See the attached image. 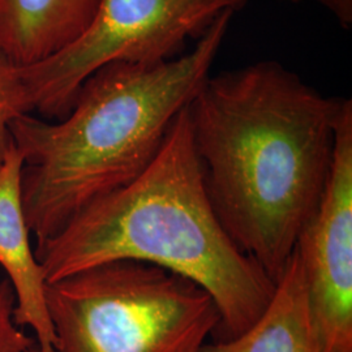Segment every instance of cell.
I'll list each match as a JSON object with an SVG mask.
<instances>
[{
    "label": "cell",
    "mask_w": 352,
    "mask_h": 352,
    "mask_svg": "<svg viewBox=\"0 0 352 352\" xmlns=\"http://www.w3.org/2000/svg\"><path fill=\"white\" fill-rule=\"evenodd\" d=\"M201 352H322L311 318L296 251L276 282L273 298L257 321L239 336L206 343Z\"/></svg>",
    "instance_id": "cell-9"
},
{
    "label": "cell",
    "mask_w": 352,
    "mask_h": 352,
    "mask_svg": "<svg viewBox=\"0 0 352 352\" xmlns=\"http://www.w3.org/2000/svg\"><path fill=\"white\" fill-rule=\"evenodd\" d=\"M188 106L135 180L89 205L58 234L36 243L34 252L47 283L113 261L187 278L218 308L215 340H230L263 315L276 283L234 244L214 212Z\"/></svg>",
    "instance_id": "cell-2"
},
{
    "label": "cell",
    "mask_w": 352,
    "mask_h": 352,
    "mask_svg": "<svg viewBox=\"0 0 352 352\" xmlns=\"http://www.w3.org/2000/svg\"><path fill=\"white\" fill-rule=\"evenodd\" d=\"M30 113L21 65L0 49V167L11 145L10 128L17 118Z\"/></svg>",
    "instance_id": "cell-10"
},
{
    "label": "cell",
    "mask_w": 352,
    "mask_h": 352,
    "mask_svg": "<svg viewBox=\"0 0 352 352\" xmlns=\"http://www.w3.org/2000/svg\"><path fill=\"white\" fill-rule=\"evenodd\" d=\"M14 294L7 279L0 280V352H28L37 342L14 320Z\"/></svg>",
    "instance_id": "cell-11"
},
{
    "label": "cell",
    "mask_w": 352,
    "mask_h": 352,
    "mask_svg": "<svg viewBox=\"0 0 352 352\" xmlns=\"http://www.w3.org/2000/svg\"><path fill=\"white\" fill-rule=\"evenodd\" d=\"M295 251L321 351L352 352L351 100L340 110L327 188Z\"/></svg>",
    "instance_id": "cell-6"
},
{
    "label": "cell",
    "mask_w": 352,
    "mask_h": 352,
    "mask_svg": "<svg viewBox=\"0 0 352 352\" xmlns=\"http://www.w3.org/2000/svg\"><path fill=\"white\" fill-rule=\"evenodd\" d=\"M28 352H45L39 346H38L37 343L34 344V346H32L29 350H28Z\"/></svg>",
    "instance_id": "cell-13"
},
{
    "label": "cell",
    "mask_w": 352,
    "mask_h": 352,
    "mask_svg": "<svg viewBox=\"0 0 352 352\" xmlns=\"http://www.w3.org/2000/svg\"><path fill=\"white\" fill-rule=\"evenodd\" d=\"M248 0H100L87 28L64 49L21 67L30 113L60 120L89 77L113 63H164Z\"/></svg>",
    "instance_id": "cell-5"
},
{
    "label": "cell",
    "mask_w": 352,
    "mask_h": 352,
    "mask_svg": "<svg viewBox=\"0 0 352 352\" xmlns=\"http://www.w3.org/2000/svg\"><path fill=\"white\" fill-rule=\"evenodd\" d=\"M343 102L265 60L209 76L189 103L214 212L274 283L327 188Z\"/></svg>",
    "instance_id": "cell-1"
},
{
    "label": "cell",
    "mask_w": 352,
    "mask_h": 352,
    "mask_svg": "<svg viewBox=\"0 0 352 352\" xmlns=\"http://www.w3.org/2000/svg\"><path fill=\"white\" fill-rule=\"evenodd\" d=\"M234 14L221 13L179 58L102 68L84 82L60 120L30 113L13 120L11 139L23 158L24 212L36 243L58 234L151 164L176 116L210 76Z\"/></svg>",
    "instance_id": "cell-3"
},
{
    "label": "cell",
    "mask_w": 352,
    "mask_h": 352,
    "mask_svg": "<svg viewBox=\"0 0 352 352\" xmlns=\"http://www.w3.org/2000/svg\"><path fill=\"white\" fill-rule=\"evenodd\" d=\"M55 352H201L219 325L213 298L187 278L113 261L47 283Z\"/></svg>",
    "instance_id": "cell-4"
},
{
    "label": "cell",
    "mask_w": 352,
    "mask_h": 352,
    "mask_svg": "<svg viewBox=\"0 0 352 352\" xmlns=\"http://www.w3.org/2000/svg\"><path fill=\"white\" fill-rule=\"evenodd\" d=\"M286 3H299L302 0H279ZM325 7L338 21L343 29L349 30L352 26V0H315Z\"/></svg>",
    "instance_id": "cell-12"
},
{
    "label": "cell",
    "mask_w": 352,
    "mask_h": 352,
    "mask_svg": "<svg viewBox=\"0 0 352 352\" xmlns=\"http://www.w3.org/2000/svg\"><path fill=\"white\" fill-rule=\"evenodd\" d=\"M100 0H0V49L21 67L68 46L90 23Z\"/></svg>",
    "instance_id": "cell-8"
},
{
    "label": "cell",
    "mask_w": 352,
    "mask_h": 352,
    "mask_svg": "<svg viewBox=\"0 0 352 352\" xmlns=\"http://www.w3.org/2000/svg\"><path fill=\"white\" fill-rule=\"evenodd\" d=\"M12 140V139H11ZM23 158L12 141L0 167V266L14 294V320L45 352H55L43 267L32 248L21 195Z\"/></svg>",
    "instance_id": "cell-7"
}]
</instances>
